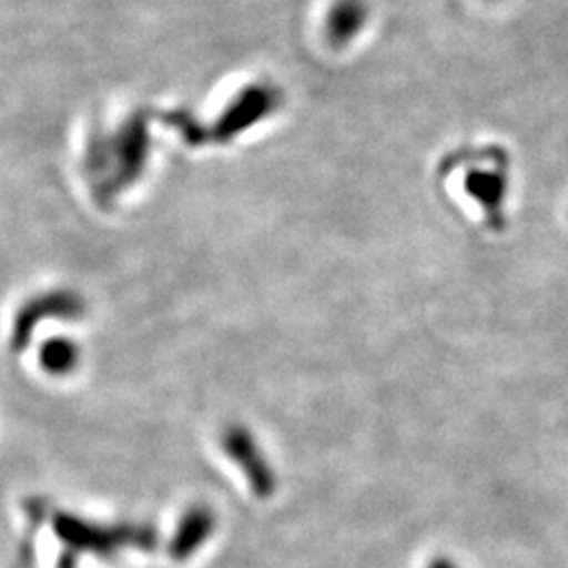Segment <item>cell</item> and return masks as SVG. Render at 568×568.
I'll list each match as a JSON object with an SVG mask.
<instances>
[{
    "label": "cell",
    "instance_id": "cell-1",
    "mask_svg": "<svg viewBox=\"0 0 568 568\" xmlns=\"http://www.w3.org/2000/svg\"><path fill=\"white\" fill-rule=\"evenodd\" d=\"M53 528L55 535L74 556L81 551H91L110 558L121 549H154L156 546V532L148 527H102L95 523H87L79 516L58 514L53 520Z\"/></svg>",
    "mask_w": 568,
    "mask_h": 568
},
{
    "label": "cell",
    "instance_id": "cell-2",
    "mask_svg": "<svg viewBox=\"0 0 568 568\" xmlns=\"http://www.w3.org/2000/svg\"><path fill=\"white\" fill-rule=\"evenodd\" d=\"M77 312H79V302L65 293H53V295H44V297L30 302L21 310L20 318L16 323V339H13L16 347H23V344H28L34 326L44 318L74 316Z\"/></svg>",
    "mask_w": 568,
    "mask_h": 568
},
{
    "label": "cell",
    "instance_id": "cell-3",
    "mask_svg": "<svg viewBox=\"0 0 568 568\" xmlns=\"http://www.w3.org/2000/svg\"><path fill=\"white\" fill-rule=\"evenodd\" d=\"M213 527H215V518L209 509H190L183 516L180 528H178V532L171 541V548H169L171 556L178 558V560L190 558L209 539V535L213 532Z\"/></svg>",
    "mask_w": 568,
    "mask_h": 568
},
{
    "label": "cell",
    "instance_id": "cell-4",
    "mask_svg": "<svg viewBox=\"0 0 568 568\" xmlns=\"http://www.w3.org/2000/svg\"><path fill=\"white\" fill-rule=\"evenodd\" d=\"M368 20L365 0H337L326 16L328 41L345 44L361 34Z\"/></svg>",
    "mask_w": 568,
    "mask_h": 568
},
{
    "label": "cell",
    "instance_id": "cell-5",
    "mask_svg": "<svg viewBox=\"0 0 568 568\" xmlns=\"http://www.w3.org/2000/svg\"><path fill=\"white\" fill-rule=\"evenodd\" d=\"M276 102V95L274 91L265 89V87H257V89H248L246 95H241V100L234 105V110L227 114L225 119V129L232 133V131H239L244 129L246 122L255 121V119H264L265 114L274 108Z\"/></svg>",
    "mask_w": 568,
    "mask_h": 568
},
{
    "label": "cell",
    "instance_id": "cell-6",
    "mask_svg": "<svg viewBox=\"0 0 568 568\" xmlns=\"http://www.w3.org/2000/svg\"><path fill=\"white\" fill-rule=\"evenodd\" d=\"M79 363V347L70 339L53 337L42 345L41 365L51 375H63L70 373Z\"/></svg>",
    "mask_w": 568,
    "mask_h": 568
},
{
    "label": "cell",
    "instance_id": "cell-7",
    "mask_svg": "<svg viewBox=\"0 0 568 568\" xmlns=\"http://www.w3.org/2000/svg\"><path fill=\"white\" fill-rule=\"evenodd\" d=\"M427 568H455V565L450 560H445V558H436Z\"/></svg>",
    "mask_w": 568,
    "mask_h": 568
}]
</instances>
